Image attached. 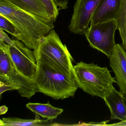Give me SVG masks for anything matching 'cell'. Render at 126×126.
I'll return each mask as SVG.
<instances>
[{"label": "cell", "mask_w": 126, "mask_h": 126, "mask_svg": "<svg viewBox=\"0 0 126 126\" xmlns=\"http://www.w3.org/2000/svg\"><path fill=\"white\" fill-rule=\"evenodd\" d=\"M118 29L115 20L102 23L90 24L85 34L90 45L110 58L116 44L115 34Z\"/></svg>", "instance_id": "8992f818"}, {"label": "cell", "mask_w": 126, "mask_h": 126, "mask_svg": "<svg viewBox=\"0 0 126 126\" xmlns=\"http://www.w3.org/2000/svg\"><path fill=\"white\" fill-rule=\"evenodd\" d=\"M26 107L35 114L36 117L40 116L51 121L57 118L63 111V109L55 107L49 102L45 104L29 102Z\"/></svg>", "instance_id": "4fadbf2b"}, {"label": "cell", "mask_w": 126, "mask_h": 126, "mask_svg": "<svg viewBox=\"0 0 126 126\" xmlns=\"http://www.w3.org/2000/svg\"><path fill=\"white\" fill-rule=\"evenodd\" d=\"M74 71L79 88L93 96L103 99L114 88L116 83L107 68L101 67L93 63L81 61L74 65Z\"/></svg>", "instance_id": "3957f363"}, {"label": "cell", "mask_w": 126, "mask_h": 126, "mask_svg": "<svg viewBox=\"0 0 126 126\" xmlns=\"http://www.w3.org/2000/svg\"><path fill=\"white\" fill-rule=\"evenodd\" d=\"M0 15L14 26L22 36V42L33 50L42 38L54 28L52 20L30 13L9 0H0Z\"/></svg>", "instance_id": "6da1fadb"}, {"label": "cell", "mask_w": 126, "mask_h": 126, "mask_svg": "<svg viewBox=\"0 0 126 126\" xmlns=\"http://www.w3.org/2000/svg\"><path fill=\"white\" fill-rule=\"evenodd\" d=\"M115 20L122 40V46L126 51V0H121L120 9Z\"/></svg>", "instance_id": "9a60e30c"}, {"label": "cell", "mask_w": 126, "mask_h": 126, "mask_svg": "<svg viewBox=\"0 0 126 126\" xmlns=\"http://www.w3.org/2000/svg\"><path fill=\"white\" fill-rule=\"evenodd\" d=\"M7 45L0 40V82L11 84L21 96L31 98L38 92L35 82L17 70L8 53Z\"/></svg>", "instance_id": "5b68a950"}, {"label": "cell", "mask_w": 126, "mask_h": 126, "mask_svg": "<svg viewBox=\"0 0 126 126\" xmlns=\"http://www.w3.org/2000/svg\"><path fill=\"white\" fill-rule=\"evenodd\" d=\"M34 52L37 62L45 63L65 74L75 76L73 59L54 29L42 38Z\"/></svg>", "instance_id": "277c9868"}, {"label": "cell", "mask_w": 126, "mask_h": 126, "mask_svg": "<svg viewBox=\"0 0 126 126\" xmlns=\"http://www.w3.org/2000/svg\"><path fill=\"white\" fill-rule=\"evenodd\" d=\"M0 94L2 95L5 91L8 90H17V88L12 85L11 84H7L3 82H0Z\"/></svg>", "instance_id": "ac0fdd59"}, {"label": "cell", "mask_w": 126, "mask_h": 126, "mask_svg": "<svg viewBox=\"0 0 126 126\" xmlns=\"http://www.w3.org/2000/svg\"><path fill=\"white\" fill-rule=\"evenodd\" d=\"M0 109L2 110H0V115H2V114H4L7 112L8 110V108L6 106H2L0 108Z\"/></svg>", "instance_id": "7402d4cb"}, {"label": "cell", "mask_w": 126, "mask_h": 126, "mask_svg": "<svg viewBox=\"0 0 126 126\" xmlns=\"http://www.w3.org/2000/svg\"><path fill=\"white\" fill-rule=\"evenodd\" d=\"M109 59L119 91L126 95V51L122 45L116 44Z\"/></svg>", "instance_id": "9c48e42d"}, {"label": "cell", "mask_w": 126, "mask_h": 126, "mask_svg": "<svg viewBox=\"0 0 126 126\" xmlns=\"http://www.w3.org/2000/svg\"><path fill=\"white\" fill-rule=\"evenodd\" d=\"M19 8L48 20H51L41 0H9Z\"/></svg>", "instance_id": "7c38bea8"}, {"label": "cell", "mask_w": 126, "mask_h": 126, "mask_svg": "<svg viewBox=\"0 0 126 126\" xmlns=\"http://www.w3.org/2000/svg\"><path fill=\"white\" fill-rule=\"evenodd\" d=\"M121 0H100L91 20L90 24L115 20Z\"/></svg>", "instance_id": "30bf717a"}, {"label": "cell", "mask_w": 126, "mask_h": 126, "mask_svg": "<svg viewBox=\"0 0 126 126\" xmlns=\"http://www.w3.org/2000/svg\"><path fill=\"white\" fill-rule=\"evenodd\" d=\"M104 100L110 111V119H118L121 121L126 120V103L121 92L114 88Z\"/></svg>", "instance_id": "8fae6325"}, {"label": "cell", "mask_w": 126, "mask_h": 126, "mask_svg": "<svg viewBox=\"0 0 126 126\" xmlns=\"http://www.w3.org/2000/svg\"><path fill=\"white\" fill-rule=\"evenodd\" d=\"M100 0H76L68 28L76 34L85 35Z\"/></svg>", "instance_id": "ba28073f"}, {"label": "cell", "mask_w": 126, "mask_h": 126, "mask_svg": "<svg viewBox=\"0 0 126 126\" xmlns=\"http://www.w3.org/2000/svg\"><path fill=\"white\" fill-rule=\"evenodd\" d=\"M8 53L17 70L21 74L34 80L37 62L34 51L17 40H13L11 45H7Z\"/></svg>", "instance_id": "52a82bcc"}, {"label": "cell", "mask_w": 126, "mask_h": 126, "mask_svg": "<svg viewBox=\"0 0 126 126\" xmlns=\"http://www.w3.org/2000/svg\"><path fill=\"white\" fill-rule=\"evenodd\" d=\"M0 40L3 41L9 45H12L13 43V40L11 39L8 34L1 29H0Z\"/></svg>", "instance_id": "d6986e66"}, {"label": "cell", "mask_w": 126, "mask_h": 126, "mask_svg": "<svg viewBox=\"0 0 126 126\" xmlns=\"http://www.w3.org/2000/svg\"><path fill=\"white\" fill-rule=\"evenodd\" d=\"M0 29L10 34L16 39L22 42V36L14 26L8 20L0 15Z\"/></svg>", "instance_id": "2e32d148"}, {"label": "cell", "mask_w": 126, "mask_h": 126, "mask_svg": "<svg viewBox=\"0 0 126 126\" xmlns=\"http://www.w3.org/2000/svg\"><path fill=\"white\" fill-rule=\"evenodd\" d=\"M107 125L110 126H126V120L123 121H121L119 122L112 124Z\"/></svg>", "instance_id": "44dd1931"}, {"label": "cell", "mask_w": 126, "mask_h": 126, "mask_svg": "<svg viewBox=\"0 0 126 126\" xmlns=\"http://www.w3.org/2000/svg\"><path fill=\"white\" fill-rule=\"evenodd\" d=\"M34 81L38 92L57 100L74 96L79 88L75 76L65 74L41 62H37Z\"/></svg>", "instance_id": "7a4b0ae2"}, {"label": "cell", "mask_w": 126, "mask_h": 126, "mask_svg": "<svg viewBox=\"0 0 126 126\" xmlns=\"http://www.w3.org/2000/svg\"><path fill=\"white\" fill-rule=\"evenodd\" d=\"M45 5L51 20L53 22L56 20L59 14V10L53 0H41Z\"/></svg>", "instance_id": "e0dca14e"}, {"label": "cell", "mask_w": 126, "mask_h": 126, "mask_svg": "<svg viewBox=\"0 0 126 126\" xmlns=\"http://www.w3.org/2000/svg\"><path fill=\"white\" fill-rule=\"evenodd\" d=\"M110 121H104L101 122H91L90 123H82L81 125H95V126H105V125H107L108 123Z\"/></svg>", "instance_id": "ffe728a7"}, {"label": "cell", "mask_w": 126, "mask_h": 126, "mask_svg": "<svg viewBox=\"0 0 126 126\" xmlns=\"http://www.w3.org/2000/svg\"><path fill=\"white\" fill-rule=\"evenodd\" d=\"M124 99L126 103V95H124Z\"/></svg>", "instance_id": "603a6c76"}, {"label": "cell", "mask_w": 126, "mask_h": 126, "mask_svg": "<svg viewBox=\"0 0 126 126\" xmlns=\"http://www.w3.org/2000/svg\"><path fill=\"white\" fill-rule=\"evenodd\" d=\"M47 121L34 119H25L16 118H4L0 120V125L3 126H39L45 125Z\"/></svg>", "instance_id": "5bb4252c"}]
</instances>
